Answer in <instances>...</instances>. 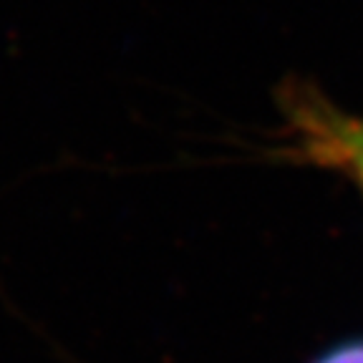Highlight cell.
Wrapping results in <instances>:
<instances>
[{
	"label": "cell",
	"mask_w": 363,
	"mask_h": 363,
	"mask_svg": "<svg viewBox=\"0 0 363 363\" xmlns=\"http://www.w3.org/2000/svg\"><path fill=\"white\" fill-rule=\"evenodd\" d=\"M311 363H363V338L338 343V346L323 351L318 358H313Z\"/></svg>",
	"instance_id": "7a4b0ae2"
},
{
	"label": "cell",
	"mask_w": 363,
	"mask_h": 363,
	"mask_svg": "<svg viewBox=\"0 0 363 363\" xmlns=\"http://www.w3.org/2000/svg\"><path fill=\"white\" fill-rule=\"evenodd\" d=\"M295 126L308 159L346 169L363 189V121L348 119L318 99H295Z\"/></svg>",
	"instance_id": "6da1fadb"
}]
</instances>
